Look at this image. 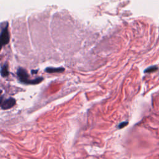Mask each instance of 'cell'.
Instances as JSON below:
<instances>
[{
    "label": "cell",
    "mask_w": 159,
    "mask_h": 159,
    "mask_svg": "<svg viewBox=\"0 0 159 159\" xmlns=\"http://www.w3.org/2000/svg\"><path fill=\"white\" fill-rule=\"evenodd\" d=\"M9 41V34L8 31V24L5 27H2L1 32V46L8 44Z\"/></svg>",
    "instance_id": "3957f363"
},
{
    "label": "cell",
    "mask_w": 159,
    "mask_h": 159,
    "mask_svg": "<svg viewBox=\"0 0 159 159\" xmlns=\"http://www.w3.org/2000/svg\"><path fill=\"white\" fill-rule=\"evenodd\" d=\"M65 70L63 68H52L48 67L45 69L47 73H58V72H62Z\"/></svg>",
    "instance_id": "277c9868"
},
{
    "label": "cell",
    "mask_w": 159,
    "mask_h": 159,
    "mask_svg": "<svg viewBox=\"0 0 159 159\" xmlns=\"http://www.w3.org/2000/svg\"><path fill=\"white\" fill-rule=\"evenodd\" d=\"M17 74L19 78V80L26 84H37L43 80L42 78H37L35 80H29L26 71L21 68H19L17 70Z\"/></svg>",
    "instance_id": "6da1fadb"
},
{
    "label": "cell",
    "mask_w": 159,
    "mask_h": 159,
    "mask_svg": "<svg viewBox=\"0 0 159 159\" xmlns=\"http://www.w3.org/2000/svg\"><path fill=\"white\" fill-rule=\"evenodd\" d=\"M128 124V122H122V123H121V124H120L119 125V128H120V129H121V128H124V126H127Z\"/></svg>",
    "instance_id": "52a82bcc"
},
{
    "label": "cell",
    "mask_w": 159,
    "mask_h": 159,
    "mask_svg": "<svg viewBox=\"0 0 159 159\" xmlns=\"http://www.w3.org/2000/svg\"><path fill=\"white\" fill-rule=\"evenodd\" d=\"M1 76L2 77H7V76L9 74V72H8V68H7L6 65L3 66L1 68Z\"/></svg>",
    "instance_id": "5b68a950"
},
{
    "label": "cell",
    "mask_w": 159,
    "mask_h": 159,
    "mask_svg": "<svg viewBox=\"0 0 159 159\" xmlns=\"http://www.w3.org/2000/svg\"><path fill=\"white\" fill-rule=\"evenodd\" d=\"M16 104V100L13 98H9L8 99H6L5 100H3L1 98V108L2 110H9L10 108H13Z\"/></svg>",
    "instance_id": "7a4b0ae2"
},
{
    "label": "cell",
    "mask_w": 159,
    "mask_h": 159,
    "mask_svg": "<svg viewBox=\"0 0 159 159\" xmlns=\"http://www.w3.org/2000/svg\"><path fill=\"white\" fill-rule=\"evenodd\" d=\"M157 70H158V67L157 66H152L147 68V69L144 71V72H145V73H150V72H154L157 71Z\"/></svg>",
    "instance_id": "8992f818"
}]
</instances>
